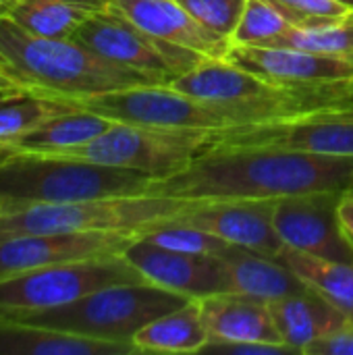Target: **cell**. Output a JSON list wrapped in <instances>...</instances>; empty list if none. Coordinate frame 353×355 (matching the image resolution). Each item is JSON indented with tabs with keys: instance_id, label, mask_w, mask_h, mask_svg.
<instances>
[{
	"instance_id": "obj_2",
	"label": "cell",
	"mask_w": 353,
	"mask_h": 355,
	"mask_svg": "<svg viewBox=\"0 0 353 355\" xmlns=\"http://www.w3.org/2000/svg\"><path fill=\"white\" fill-rule=\"evenodd\" d=\"M0 75L12 85V96L27 94L56 102L171 83L164 77L112 62L75 40L25 31L10 17H0Z\"/></svg>"
},
{
	"instance_id": "obj_19",
	"label": "cell",
	"mask_w": 353,
	"mask_h": 355,
	"mask_svg": "<svg viewBox=\"0 0 353 355\" xmlns=\"http://www.w3.org/2000/svg\"><path fill=\"white\" fill-rule=\"evenodd\" d=\"M268 308L281 341L291 345L302 355L304 349L318 337L353 324L350 316L337 310L312 287L302 293L268 302Z\"/></svg>"
},
{
	"instance_id": "obj_35",
	"label": "cell",
	"mask_w": 353,
	"mask_h": 355,
	"mask_svg": "<svg viewBox=\"0 0 353 355\" xmlns=\"http://www.w3.org/2000/svg\"><path fill=\"white\" fill-rule=\"evenodd\" d=\"M0 96H12V85L0 75Z\"/></svg>"
},
{
	"instance_id": "obj_7",
	"label": "cell",
	"mask_w": 353,
	"mask_h": 355,
	"mask_svg": "<svg viewBox=\"0 0 353 355\" xmlns=\"http://www.w3.org/2000/svg\"><path fill=\"white\" fill-rule=\"evenodd\" d=\"M212 144L206 129H156L127 123H112L96 139L48 156H67L87 162L146 173L154 179L185 168Z\"/></svg>"
},
{
	"instance_id": "obj_26",
	"label": "cell",
	"mask_w": 353,
	"mask_h": 355,
	"mask_svg": "<svg viewBox=\"0 0 353 355\" xmlns=\"http://www.w3.org/2000/svg\"><path fill=\"white\" fill-rule=\"evenodd\" d=\"M289 27L293 25L268 0H246L231 42L233 46H275Z\"/></svg>"
},
{
	"instance_id": "obj_24",
	"label": "cell",
	"mask_w": 353,
	"mask_h": 355,
	"mask_svg": "<svg viewBox=\"0 0 353 355\" xmlns=\"http://www.w3.org/2000/svg\"><path fill=\"white\" fill-rule=\"evenodd\" d=\"M298 272L308 287L318 291L337 310L353 320V262L325 260L285 245L277 258Z\"/></svg>"
},
{
	"instance_id": "obj_29",
	"label": "cell",
	"mask_w": 353,
	"mask_h": 355,
	"mask_svg": "<svg viewBox=\"0 0 353 355\" xmlns=\"http://www.w3.org/2000/svg\"><path fill=\"white\" fill-rule=\"evenodd\" d=\"M293 27L316 29L333 25L352 12L341 0H268Z\"/></svg>"
},
{
	"instance_id": "obj_9",
	"label": "cell",
	"mask_w": 353,
	"mask_h": 355,
	"mask_svg": "<svg viewBox=\"0 0 353 355\" xmlns=\"http://www.w3.org/2000/svg\"><path fill=\"white\" fill-rule=\"evenodd\" d=\"M71 40L112 62L158 75L169 81L191 71L200 60L206 58L193 50L144 31L117 12L110 2L104 10L92 15Z\"/></svg>"
},
{
	"instance_id": "obj_37",
	"label": "cell",
	"mask_w": 353,
	"mask_h": 355,
	"mask_svg": "<svg viewBox=\"0 0 353 355\" xmlns=\"http://www.w3.org/2000/svg\"><path fill=\"white\" fill-rule=\"evenodd\" d=\"M2 208H4V200L0 198V210H2Z\"/></svg>"
},
{
	"instance_id": "obj_20",
	"label": "cell",
	"mask_w": 353,
	"mask_h": 355,
	"mask_svg": "<svg viewBox=\"0 0 353 355\" xmlns=\"http://www.w3.org/2000/svg\"><path fill=\"white\" fill-rule=\"evenodd\" d=\"M221 258L227 266L229 291L248 293L264 302H277L310 289L298 272L277 258H268L239 245H229Z\"/></svg>"
},
{
	"instance_id": "obj_36",
	"label": "cell",
	"mask_w": 353,
	"mask_h": 355,
	"mask_svg": "<svg viewBox=\"0 0 353 355\" xmlns=\"http://www.w3.org/2000/svg\"><path fill=\"white\" fill-rule=\"evenodd\" d=\"M341 2H345L347 6H352V8H353V0H341Z\"/></svg>"
},
{
	"instance_id": "obj_34",
	"label": "cell",
	"mask_w": 353,
	"mask_h": 355,
	"mask_svg": "<svg viewBox=\"0 0 353 355\" xmlns=\"http://www.w3.org/2000/svg\"><path fill=\"white\" fill-rule=\"evenodd\" d=\"M17 2L19 0H0V17H8Z\"/></svg>"
},
{
	"instance_id": "obj_6",
	"label": "cell",
	"mask_w": 353,
	"mask_h": 355,
	"mask_svg": "<svg viewBox=\"0 0 353 355\" xmlns=\"http://www.w3.org/2000/svg\"><path fill=\"white\" fill-rule=\"evenodd\" d=\"M75 108L96 112L112 123L156 127V129H206L252 125L246 112L235 106H223L187 96L171 83L137 85L117 92L81 96L64 100Z\"/></svg>"
},
{
	"instance_id": "obj_11",
	"label": "cell",
	"mask_w": 353,
	"mask_h": 355,
	"mask_svg": "<svg viewBox=\"0 0 353 355\" xmlns=\"http://www.w3.org/2000/svg\"><path fill=\"white\" fill-rule=\"evenodd\" d=\"M343 193H310L275 200V227L283 243L308 256L353 262V241L339 220Z\"/></svg>"
},
{
	"instance_id": "obj_10",
	"label": "cell",
	"mask_w": 353,
	"mask_h": 355,
	"mask_svg": "<svg viewBox=\"0 0 353 355\" xmlns=\"http://www.w3.org/2000/svg\"><path fill=\"white\" fill-rule=\"evenodd\" d=\"M212 148L300 150L325 156L353 158V108L318 110L258 125L212 131Z\"/></svg>"
},
{
	"instance_id": "obj_13",
	"label": "cell",
	"mask_w": 353,
	"mask_h": 355,
	"mask_svg": "<svg viewBox=\"0 0 353 355\" xmlns=\"http://www.w3.org/2000/svg\"><path fill=\"white\" fill-rule=\"evenodd\" d=\"M173 223L204 229L268 258H279L285 250L275 227V200H191Z\"/></svg>"
},
{
	"instance_id": "obj_32",
	"label": "cell",
	"mask_w": 353,
	"mask_h": 355,
	"mask_svg": "<svg viewBox=\"0 0 353 355\" xmlns=\"http://www.w3.org/2000/svg\"><path fill=\"white\" fill-rule=\"evenodd\" d=\"M304 355H353V324L312 341Z\"/></svg>"
},
{
	"instance_id": "obj_12",
	"label": "cell",
	"mask_w": 353,
	"mask_h": 355,
	"mask_svg": "<svg viewBox=\"0 0 353 355\" xmlns=\"http://www.w3.org/2000/svg\"><path fill=\"white\" fill-rule=\"evenodd\" d=\"M135 231L40 233L0 239V279L67 262L121 256L139 237Z\"/></svg>"
},
{
	"instance_id": "obj_14",
	"label": "cell",
	"mask_w": 353,
	"mask_h": 355,
	"mask_svg": "<svg viewBox=\"0 0 353 355\" xmlns=\"http://www.w3.org/2000/svg\"><path fill=\"white\" fill-rule=\"evenodd\" d=\"M123 256L148 283L189 300L229 291V275L221 256L166 250L141 235L127 245Z\"/></svg>"
},
{
	"instance_id": "obj_28",
	"label": "cell",
	"mask_w": 353,
	"mask_h": 355,
	"mask_svg": "<svg viewBox=\"0 0 353 355\" xmlns=\"http://www.w3.org/2000/svg\"><path fill=\"white\" fill-rule=\"evenodd\" d=\"M141 237L166 250H175L183 254H202V256H221L231 245L225 239L204 229L183 225V223H173V220L141 233Z\"/></svg>"
},
{
	"instance_id": "obj_27",
	"label": "cell",
	"mask_w": 353,
	"mask_h": 355,
	"mask_svg": "<svg viewBox=\"0 0 353 355\" xmlns=\"http://www.w3.org/2000/svg\"><path fill=\"white\" fill-rule=\"evenodd\" d=\"M275 46L283 48H300L310 52H325V54H353V10L341 21L316 29H300L289 27Z\"/></svg>"
},
{
	"instance_id": "obj_30",
	"label": "cell",
	"mask_w": 353,
	"mask_h": 355,
	"mask_svg": "<svg viewBox=\"0 0 353 355\" xmlns=\"http://www.w3.org/2000/svg\"><path fill=\"white\" fill-rule=\"evenodd\" d=\"M179 2L204 27L225 37L233 35L246 6V0H179Z\"/></svg>"
},
{
	"instance_id": "obj_15",
	"label": "cell",
	"mask_w": 353,
	"mask_h": 355,
	"mask_svg": "<svg viewBox=\"0 0 353 355\" xmlns=\"http://www.w3.org/2000/svg\"><path fill=\"white\" fill-rule=\"evenodd\" d=\"M229 60L279 83H353V54H325L283 46H233Z\"/></svg>"
},
{
	"instance_id": "obj_8",
	"label": "cell",
	"mask_w": 353,
	"mask_h": 355,
	"mask_svg": "<svg viewBox=\"0 0 353 355\" xmlns=\"http://www.w3.org/2000/svg\"><path fill=\"white\" fill-rule=\"evenodd\" d=\"M146 281L125 256L92 258L25 270L0 279V310H48L77 302L98 289Z\"/></svg>"
},
{
	"instance_id": "obj_18",
	"label": "cell",
	"mask_w": 353,
	"mask_h": 355,
	"mask_svg": "<svg viewBox=\"0 0 353 355\" xmlns=\"http://www.w3.org/2000/svg\"><path fill=\"white\" fill-rule=\"evenodd\" d=\"M133 343L104 341L0 316V355H133Z\"/></svg>"
},
{
	"instance_id": "obj_31",
	"label": "cell",
	"mask_w": 353,
	"mask_h": 355,
	"mask_svg": "<svg viewBox=\"0 0 353 355\" xmlns=\"http://www.w3.org/2000/svg\"><path fill=\"white\" fill-rule=\"evenodd\" d=\"M200 354L227 355H291L298 354L287 343H266V341H208Z\"/></svg>"
},
{
	"instance_id": "obj_16",
	"label": "cell",
	"mask_w": 353,
	"mask_h": 355,
	"mask_svg": "<svg viewBox=\"0 0 353 355\" xmlns=\"http://www.w3.org/2000/svg\"><path fill=\"white\" fill-rule=\"evenodd\" d=\"M110 6L144 31L193 50L206 58H229L231 37L204 27L179 0H108Z\"/></svg>"
},
{
	"instance_id": "obj_33",
	"label": "cell",
	"mask_w": 353,
	"mask_h": 355,
	"mask_svg": "<svg viewBox=\"0 0 353 355\" xmlns=\"http://www.w3.org/2000/svg\"><path fill=\"white\" fill-rule=\"evenodd\" d=\"M339 220L345 229V233L350 235V239L353 241V189L352 191H345L339 200Z\"/></svg>"
},
{
	"instance_id": "obj_5",
	"label": "cell",
	"mask_w": 353,
	"mask_h": 355,
	"mask_svg": "<svg viewBox=\"0 0 353 355\" xmlns=\"http://www.w3.org/2000/svg\"><path fill=\"white\" fill-rule=\"evenodd\" d=\"M191 200L166 196H125L64 204H31L0 212V239L40 233L135 231L146 233L175 220Z\"/></svg>"
},
{
	"instance_id": "obj_4",
	"label": "cell",
	"mask_w": 353,
	"mask_h": 355,
	"mask_svg": "<svg viewBox=\"0 0 353 355\" xmlns=\"http://www.w3.org/2000/svg\"><path fill=\"white\" fill-rule=\"evenodd\" d=\"M189 297L148 281L98 289L77 302L48 310H0V316L69 331L94 339L133 343V337L158 316L181 308Z\"/></svg>"
},
{
	"instance_id": "obj_21",
	"label": "cell",
	"mask_w": 353,
	"mask_h": 355,
	"mask_svg": "<svg viewBox=\"0 0 353 355\" xmlns=\"http://www.w3.org/2000/svg\"><path fill=\"white\" fill-rule=\"evenodd\" d=\"M110 125H112V121H108L96 112L71 106V108L46 119L31 131H27L4 152L58 154V152H64V150H71V148H77V146H83V144L96 139Z\"/></svg>"
},
{
	"instance_id": "obj_3",
	"label": "cell",
	"mask_w": 353,
	"mask_h": 355,
	"mask_svg": "<svg viewBox=\"0 0 353 355\" xmlns=\"http://www.w3.org/2000/svg\"><path fill=\"white\" fill-rule=\"evenodd\" d=\"M154 177L87 162L67 156L48 154H0V198L4 210L31 204H64L102 198L144 196L150 191Z\"/></svg>"
},
{
	"instance_id": "obj_25",
	"label": "cell",
	"mask_w": 353,
	"mask_h": 355,
	"mask_svg": "<svg viewBox=\"0 0 353 355\" xmlns=\"http://www.w3.org/2000/svg\"><path fill=\"white\" fill-rule=\"evenodd\" d=\"M71 108V104L40 96H0V152L46 119Z\"/></svg>"
},
{
	"instance_id": "obj_38",
	"label": "cell",
	"mask_w": 353,
	"mask_h": 355,
	"mask_svg": "<svg viewBox=\"0 0 353 355\" xmlns=\"http://www.w3.org/2000/svg\"><path fill=\"white\" fill-rule=\"evenodd\" d=\"M350 108H353V104H352V106H350Z\"/></svg>"
},
{
	"instance_id": "obj_23",
	"label": "cell",
	"mask_w": 353,
	"mask_h": 355,
	"mask_svg": "<svg viewBox=\"0 0 353 355\" xmlns=\"http://www.w3.org/2000/svg\"><path fill=\"white\" fill-rule=\"evenodd\" d=\"M106 6L108 0H19L8 17L35 35L71 40L92 15Z\"/></svg>"
},
{
	"instance_id": "obj_1",
	"label": "cell",
	"mask_w": 353,
	"mask_h": 355,
	"mask_svg": "<svg viewBox=\"0 0 353 355\" xmlns=\"http://www.w3.org/2000/svg\"><path fill=\"white\" fill-rule=\"evenodd\" d=\"M353 189V158L300 150L212 148L154 179L148 193L179 200H281Z\"/></svg>"
},
{
	"instance_id": "obj_22",
	"label": "cell",
	"mask_w": 353,
	"mask_h": 355,
	"mask_svg": "<svg viewBox=\"0 0 353 355\" xmlns=\"http://www.w3.org/2000/svg\"><path fill=\"white\" fill-rule=\"evenodd\" d=\"M208 339L200 300H189L148 322L133 337V345L137 354H200Z\"/></svg>"
},
{
	"instance_id": "obj_17",
	"label": "cell",
	"mask_w": 353,
	"mask_h": 355,
	"mask_svg": "<svg viewBox=\"0 0 353 355\" xmlns=\"http://www.w3.org/2000/svg\"><path fill=\"white\" fill-rule=\"evenodd\" d=\"M208 341L283 343L268 302L239 291H223L200 300Z\"/></svg>"
}]
</instances>
